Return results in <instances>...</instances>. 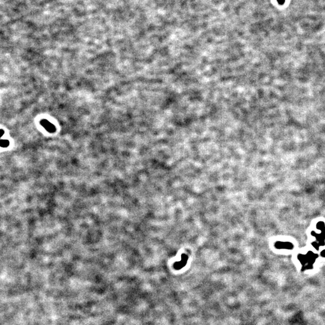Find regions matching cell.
I'll list each match as a JSON object with an SVG mask.
<instances>
[{
    "label": "cell",
    "mask_w": 325,
    "mask_h": 325,
    "mask_svg": "<svg viewBox=\"0 0 325 325\" xmlns=\"http://www.w3.org/2000/svg\"><path fill=\"white\" fill-rule=\"evenodd\" d=\"M276 247L278 248H285V249H292L293 245L290 243H282L278 242L276 245Z\"/></svg>",
    "instance_id": "1"
},
{
    "label": "cell",
    "mask_w": 325,
    "mask_h": 325,
    "mask_svg": "<svg viewBox=\"0 0 325 325\" xmlns=\"http://www.w3.org/2000/svg\"><path fill=\"white\" fill-rule=\"evenodd\" d=\"M277 1H278V3H279V4H281V5L284 4V3H285V0H277Z\"/></svg>",
    "instance_id": "2"
}]
</instances>
